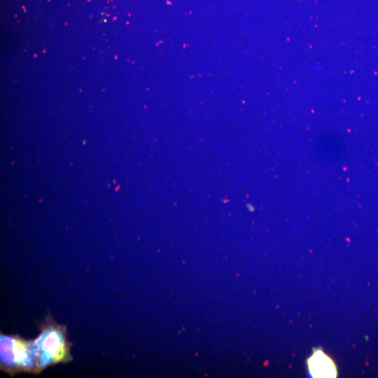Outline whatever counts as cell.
<instances>
[{"label":"cell","instance_id":"obj_1","mask_svg":"<svg viewBox=\"0 0 378 378\" xmlns=\"http://www.w3.org/2000/svg\"><path fill=\"white\" fill-rule=\"evenodd\" d=\"M31 345L39 370L69 358L64 330L59 327L48 326L43 328Z\"/></svg>","mask_w":378,"mask_h":378},{"label":"cell","instance_id":"obj_2","mask_svg":"<svg viewBox=\"0 0 378 378\" xmlns=\"http://www.w3.org/2000/svg\"><path fill=\"white\" fill-rule=\"evenodd\" d=\"M1 360L9 370H38L31 342L18 337L1 335Z\"/></svg>","mask_w":378,"mask_h":378},{"label":"cell","instance_id":"obj_3","mask_svg":"<svg viewBox=\"0 0 378 378\" xmlns=\"http://www.w3.org/2000/svg\"><path fill=\"white\" fill-rule=\"evenodd\" d=\"M309 369L314 377H336L334 363L325 354L318 351L308 360Z\"/></svg>","mask_w":378,"mask_h":378}]
</instances>
